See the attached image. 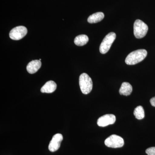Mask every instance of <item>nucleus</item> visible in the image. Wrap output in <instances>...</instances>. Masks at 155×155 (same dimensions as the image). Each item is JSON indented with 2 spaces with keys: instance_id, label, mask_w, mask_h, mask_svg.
<instances>
[{
  "instance_id": "nucleus-1",
  "label": "nucleus",
  "mask_w": 155,
  "mask_h": 155,
  "mask_svg": "<svg viewBox=\"0 0 155 155\" xmlns=\"http://www.w3.org/2000/svg\"><path fill=\"white\" fill-rule=\"evenodd\" d=\"M147 52L145 49H139L134 51L129 54L125 59L127 65H134L141 62L147 57Z\"/></svg>"
},
{
  "instance_id": "nucleus-2",
  "label": "nucleus",
  "mask_w": 155,
  "mask_h": 155,
  "mask_svg": "<svg viewBox=\"0 0 155 155\" xmlns=\"http://www.w3.org/2000/svg\"><path fill=\"white\" fill-rule=\"evenodd\" d=\"M79 84L81 90L83 94H88L91 91L93 88L92 81L86 73H83L80 75Z\"/></svg>"
},
{
  "instance_id": "nucleus-3",
  "label": "nucleus",
  "mask_w": 155,
  "mask_h": 155,
  "mask_svg": "<svg viewBox=\"0 0 155 155\" xmlns=\"http://www.w3.org/2000/svg\"><path fill=\"white\" fill-rule=\"evenodd\" d=\"M148 27L146 24L140 19L135 20L134 24V33L137 38H142L146 35Z\"/></svg>"
},
{
  "instance_id": "nucleus-4",
  "label": "nucleus",
  "mask_w": 155,
  "mask_h": 155,
  "mask_svg": "<svg viewBox=\"0 0 155 155\" xmlns=\"http://www.w3.org/2000/svg\"><path fill=\"white\" fill-rule=\"evenodd\" d=\"M116 34L114 32L108 34L103 39L100 46V51L102 54H105L110 48L112 45L116 38Z\"/></svg>"
},
{
  "instance_id": "nucleus-5",
  "label": "nucleus",
  "mask_w": 155,
  "mask_h": 155,
  "mask_svg": "<svg viewBox=\"0 0 155 155\" xmlns=\"http://www.w3.org/2000/svg\"><path fill=\"white\" fill-rule=\"evenodd\" d=\"M104 143L106 146L109 147L117 148L123 147L124 144V141L121 137L116 134H113L106 139Z\"/></svg>"
},
{
  "instance_id": "nucleus-6",
  "label": "nucleus",
  "mask_w": 155,
  "mask_h": 155,
  "mask_svg": "<svg viewBox=\"0 0 155 155\" xmlns=\"http://www.w3.org/2000/svg\"><path fill=\"white\" fill-rule=\"evenodd\" d=\"M27 28L23 26H19L12 29L9 34L10 38L14 40H19L24 38L27 34Z\"/></svg>"
},
{
  "instance_id": "nucleus-7",
  "label": "nucleus",
  "mask_w": 155,
  "mask_h": 155,
  "mask_svg": "<svg viewBox=\"0 0 155 155\" xmlns=\"http://www.w3.org/2000/svg\"><path fill=\"white\" fill-rule=\"evenodd\" d=\"M116 121V117L113 114H107L100 117L97 121V124L100 127H106L112 125Z\"/></svg>"
},
{
  "instance_id": "nucleus-8",
  "label": "nucleus",
  "mask_w": 155,
  "mask_h": 155,
  "mask_svg": "<svg viewBox=\"0 0 155 155\" xmlns=\"http://www.w3.org/2000/svg\"><path fill=\"white\" fill-rule=\"evenodd\" d=\"M63 140V135L61 134H55L49 145L48 149L50 151L54 152L58 150L61 147V143Z\"/></svg>"
},
{
  "instance_id": "nucleus-9",
  "label": "nucleus",
  "mask_w": 155,
  "mask_h": 155,
  "mask_svg": "<svg viewBox=\"0 0 155 155\" xmlns=\"http://www.w3.org/2000/svg\"><path fill=\"white\" fill-rule=\"evenodd\" d=\"M41 66V61L39 60H34L28 63L26 67V69L28 73L34 74L38 71Z\"/></svg>"
},
{
  "instance_id": "nucleus-10",
  "label": "nucleus",
  "mask_w": 155,
  "mask_h": 155,
  "mask_svg": "<svg viewBox=\"0 0 155 155\" xmlns=\"http://www.w3.org/2000/svg\"><path fill=\"white\" fill-rule=\"evenodd\" d=\"M57 87V84L54 81H49L45 84L44 85L41 87V91L42 93H51L56 90Z\"/></svg>"
},
{
  "instance_id": "nucleus-11",
  "label": "nucleus",
  "mask_w": 155,
  "mask_h": 155,
  "mask_svg": "<svg viewBox=\"0 0 155 155\" xmlns=\"http://www.w3.org/2000/svg\"><path fill=\"white\" fill-rule=\"evenodd\" d=\"M132 91V87L128 82H124L122 83L119 89V92L121 95L124 96H129Z\"/></svg>"
},
{
  "instance_id": "nucleus-12",
  "label": "nucleus",
  "mask_w": 155,
  "mask_h": 155,
  "mask_svg": "<svg viewBox=\"0 0 155 155\" xmlns=\"http://www.w3.org/2000/svg\"><path fill=\"white\" fill-rule=\"evenodd\" d=\"M104 17V15L102 12H97L92 14L87 19V22L90 23H96L101 22Z\"/></svg>"
},
{
  "instance_id": "nucleus-13",
  "label": "nucleus",
  "mask_w": 155,
  "mask_h": 155,
  "mask_svg": "<svg viewBox=\"0 0 155 155\" xmlns=\"http://www.w3.org/2000/svg\"><path fill=\"white\" fill-rule=\"evenodd\" d=\"M89 38L87 35H81L76 36L74 40L75 45L78 46H82L88 42Z\"/></svg>"
},
{
  "instance_id": "nucleus-14",
  "label": "nucleus",
  "mask_w": 155,
  "mask_h": 155,
  "mask_svg": "<svg viewBox=\"0 0 155 155\" xmlns=\"http://www.w3.org/2000/svg\"><path fill=\"white\" fill-rule=\"evenodd\" d=\"M134 115L135 118L138 120L143 119L145 116L144 110L141 106H138L134 109Z\"/></svg>"
},
{
  "instance_id": "nucleus-15",
  "label": "nucleus",
  "mask_w": 155,
  "mask_h": 155,
  "mask_svg": "<svg viewBox=\"0 0 155 155\" xmlns=\"http://www.w3.org/2000/svg\"><path fill=\"white\" fill-rule=\"evenodd\" d=\"M146 153L148 155H155V147L147 149Z\"/></svg>"
},
{
  "instance_id": "nucleus-16",
  "label": "nucleus",
  "mask_w": 155,
  "mask_h": 155,
  "mask_svg": "<svg viewBox=\"0 0 155 155\" xmlns=\"http://www.w3.org/2000/svg\"><path fill=\"white\" fill-rule=\"evenodd\" d=\"M150 102L152 106L155 107V97L151 99L150 100Z\"/></svg>"
},
{
  "instance_id": "nucleus-17",
  "label": "nucleus",
  "mask_w": 155,
  "mask_h": 155,
  "mask_svg": "<svg viewBox=\"0 0 155 155\" xmlns=\"http://www.w3.org/2000/svg\"><path fill=\"white\" fill-rule=\"evenodd\" d=\"M41 59H40L39 61H41Z\"/></svg>"
}]
</instances>
